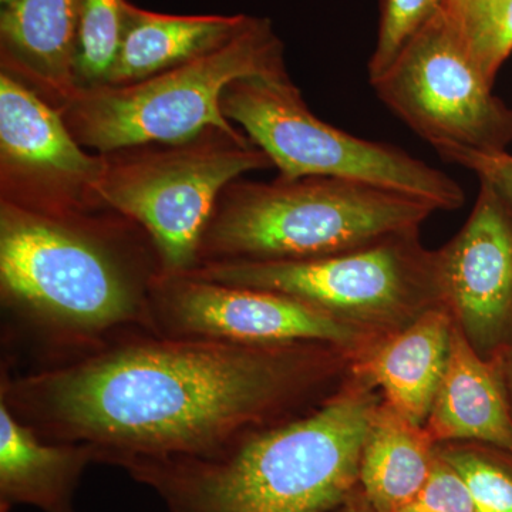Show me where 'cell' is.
Returning a JSON list of instances; mask_svg holds the SVG:
<instances>
[{"label":"cell","mask_w":512,"mask_h":512,"mask_svg":"<svg viewBox=\"0 0 512 512\" xmlns=\"http://www.w3.org/2000/svg\"><path fill=\"white\" fill-rule=\"evenodd\" d=\"M372 86L448 163L467 153L503 151L512 138V111L494 96L443 9Z\"/></svg>","instance_id":"obj_9"},{"label":"cell","mask_w":512,"mask_h":512,"mask_svg":"<svg viewBox=\"0 0 512 512\" xmlns=\"http://www.w3.org/2000/svg\"><path fill=\"white\" fill-rule=\"evenodd\" d=\"M437 454L466 483L477 512H512V451L478 441L437 444Z\"/></svg>","instance_id":"obj_21"},{"label":"cell","mask_w":512,"mask_h":512,"mask_svg":"<svg viewBox=\"0 0 512 512\" xmlns=\"http://www.w3.org/2000/svg\"><path fill=\"white\" fill-rule=\"evenodd\" d=\"M437 451V448H436ZM400 512H477L466 483L437 454L429 481L412 504Z\"/></svg>","instance_id":"obj_23"},{"label":"cell","mask_w":512,"mask_h":512,"mask_svg":"<svg viewBox=\"0 0 512 512\" xmlns=\"http://www.w3.org/2000/svg\"><path fill=\"white\" fill-rule=\"evenodd\" d=\"M93 463L96 448L43 439L0 402V512L15 505L76 512L77 488Z\"/></svg>","instance_id":"obj_15"},{"label":"cell","mask_w":512,"mask_h":512,"mask_svg":"<svg viewBox=\"0 0 512 512\" xmlns=\"http://www.w3.org/2000/svg\"><path fill=\"white\" fill-rule=\"evenodd\" d=\"M353 356L328 343L239 345L140 332L42 369H2L0 402L99 463L207 457L322 403Z\"/></svg>","instance_id":"obj_1"},{"label":"cell","mask_w":512,"mask_h":512,"mask_svg":"<svg viewBox=\"0 0 512 512\" xmlns=\"http://www.w3.org/2000/svg\"><path fill=\"white\" fill-rule=\"evenodd\" d=\"M284 46L271 20L249 16L227 43L141 82L77 89L63 119L82 146L101 153L183 144L211 131L238 134L221 109L242 77L284 70Z\"/></svg>","instance_id":"obj_5"},{"label":"cell","mask_w":512,"mask_h":512,"mask_svg":"<svg viewBox=\"0 0 512 512\" xmlns=\"http://www.w3.org/2000/svg\"><path fill=\"white\" fill-rule=\"evenodd\" d=\"M247 15H165L128 2L116 63L104 86L146 80L218 49L244 28Z\"/></svg>","instance_id":"obj_16"},{"label":"cell","mask_w":512,"mask_h":512,"mask_svg":"<svg viewBox=\"0 0 512 512\" xmlns=\"http://www.w3.org/2000/svg\"><path fill=\"white\" fill-rule=\"evenodd\" d=\"M454 319L447 306L424 312L377 340L349 372L376 387L384 402L424 426L446 370Z\"/></svg>","instance_id":"obj_13"},{"label":"cell","mask_w":512,"mask_h":512,"mask_svg":"<svg viewBox=\"0 0 512 512\" xmlns=\"http://www.w3.org/2000/svg\"><path fill=\"white\" fill-rule=\"evenodd\" d=\"M336 512H376L370 507V504L367 503L366 498L363 497V494L360 493L359 488L352 497L349 498L348 503L343 505L342 508H339Z\"/></svg>","instance_id":"obj_26"},{"label":"cell","mask_w":512,"mask_h":512,"mask_svg":"<svg viewBox=\"0 0 512 512\" xmlns=\"http://www.w3.org/2000/svg\"><path fill=\"white\" fill-rule=\"evenodd\" d=\"M10 2H12V0H0V5H2L3 8V6L9 5Z\"/></svg>","instance_id":"obj_27"},{"label":"cell","mask_w":512,"mask_h":512,"mask_svg":"<svg viewBox=\"0 0 512 512\" xmlns=\"http://www.w3.org/2000/svg\"><path fill=\"white\" fill-rule=\"evenodd\" d=\"M382 393L352 375L322 403L207 457L124 458L114 467L170 512H336L359 488Z\"/></svg>","instance_id":"obj_3"},{"label":"cell","mask_w":512,"mask_h":512,"mask_svg":"<svg viewBox=\"0 0 512 512\" xmlns=\"http://www.w3.org/2000/svg\"><path fill=\"white\" fill-rule=\"evenodd\" d=\"M111 229L74 212L3 200L0 299L6 340L30 346L42 369L150 332L156 255L128 248ZM12 342V343H15ZM18 372V370H15Z\"/></svg>","instance_id":"obj_2"},{"label":"cell","mask_w":512,"mask_h":512,"mask_svg":"<svg viewBox=\"0 0 512 512\" xmlns=\"http://www.w3.org/2000/svg\"><path fill=\"white\" fill-rule=\"evenodd\" d=\"M150 330L167 338L239 345L328 343L353 360L383 338L282 293L190 274L158 276L150 296Z\"/></svg>","instance_id":"obj_10"},{"label":"cell","mask_w":512,"mask_h":512,"mask_svg":"<svg viewBox=\"0 0 512 512\" xmlns=\"http://www.w3.org/2000/svg\"><path fill=\"white\" fill-rule=\"evenodd\" d=\"M128 0H79L74 79L77 89L104 86L126 28Z\"/></svg>","instance_id":"obj_19"},{"label":"cell","mask_w":512,"mask_h":512,"mask_svg":"<svg viewBox=\"0 0 512 512\" xmlns=\"http://www.w3.org/2000/svg\"><path fill=\"white\" fill-rule=\"evenodd\" d=\"M79 0H12L0 12L3 66L66 101L74 79Z\"/></svg>","instance_id":"obj_17"},{"label":"cell","mask_w":512,"mask_h":512,"mask_svg":"<svg viewBox=\"0 0 512 512\" xmlns=\"http://www.w3.org/2000/svg\"><path fill=\"white\" fill-rule=\"evenodd\" d=\"M477 175L480 183L487 184L497 192L512 212V156L507 151L467 153L454 161Z\"/></svg>","instance_id":"obj_24"},{"label":"cell","mask_w":512,"mask_h":512,"mask_svg":"<svg viewBox=\"0 0 512 512\" xmlns=\"http://www.w3.org/2000/svg\"><path fill=\"white\" fill-rule=\"evenodd\" d=\"M444 13L494 86L512 52V0H446Z\"/></svg>","instance_id":"obj_20"},{"label":"cell","mask_w":512,"mask_h":512,"mask_svg":"<svg viewBox=\"0 0 512 512\" xmlns=\"http://www.w3.org/2000/svg\"><path fill=\"white\" fill-rule=\"evenodd\" d=\"M424 429L436 444L478 441L512 451V410L500 359L481 356L456 322Z\"/></svg>","instance_id":"obj_14"},{"label":"cell","mask_w":512,"mask_h":512,"mask_svg":"<svg viewBox=\"0 0 512 512\" xmlns=\"http://www.w3.org/2000/svg\"><path fill=\"white\" fill-rule=\"evenodd\" d=\"M225 192L202 238L198 265L343 254L420 231L437 211L412 195L339 178L232 183Z\"/></svg>","instance_id":"obj_4"},{"label":"cell","mask_w":512,"mask_h":512,"mask_svg":"<svg viewBox=\"0 0 512 512\" xmlns=\"http://www.w3.org/2000/svg\"><path fill=\"white\" fill-rule=\"evenodd\" d=\"M419 232L322 258L208 262L188 274L282 293L386 336L446 306L439 252L424 247Z\"/></svg>","instance_id":"obj_7"},{"label":"cell","mask_w":512,"mask_h":512,"mask_svg":"<svg viewBox=\"0 0 512 512\" xmlns=\"http://www.w3.org/2000/svg\"><path fill=\"white\" fill-rule=\"evenodd\" d=\"M205 136V134H204ZM156 153L109 163L93 188L104 204L134 222L156 249L161 274L194 271L221 192L242 174L272 167L248 136L200 137Z\"/></svg>","instance_id":"obj_8"},{"label":"cell","mask_w":512,"mask_h":512,"mask_svg":"<svg viewBox=\"0 0 512 512\" xmlns=\"http://www.w3.org/2000/svg\"><path fill=\"white\" fill-rule=\"evenodd\" d=\"M72 130L46 101L40 99L13 74H0V153L3 175L49 191L43 210L74 212L79 200L74 192H87L100 180L106 160L90 156Z\"/></svg>","instance_id":"obj_12"},{"label":"cell","mask_w":512,"mask_h":512,"mask_svg":"<svg viewBox=\"0 0 512 512\" xmlns=\"http://www.w3.org/2000/svg\"><path fill=\"white\" fill-rule=\"evenodd\" d=\"M444 301L470 345L485 359L512 336V212L481 183L463 228L437 249Z\"/></svg>","instance_id":"obj_11"},{"label":"cell","mask_w":512,"mask_h":512,"mask_svg":"<svg viewBox=\"0 0 512 512\" xmlns=\"http://www.w3.org/2000/svg\"><path fill=\"white\" fill-rule=\"evenodd\" d=\"M498 359H500L501 369H503L505 389H507L508 400H510L512 410V336L508 340L503 353L498 356Z\"/></svg>","instance_id":"obj_25"},{"label":"cell","mask_w":512,"mask_h":512,"mask_svg":"<svg viewBox=\"0 0 512 512\" xmlns=\"http://www.w3.org/2000/svg\"><path fill=\"white\" fill-rule=\"evenodd\" d=\"M221 109L272 161L279 178H339L412 195L437 211L458 210L463 188L443 171L390 144L345 133L306 106L286 69L242 77L222 94Z\"/></svg>","instance_id":"obj_6"},{"label":"cell","mask_w":512,"mask_h":512,"mask_svg":"<svg viewBox=\"0 0 512 512\" xmlns=\"http://www.w3.org/2000/svg\"><path fill=\"white\" fill-rule=\"evenodd\" d=\"M437 444L424 426L389 403L376 407L367 430L359 467V490L376 512H400L429 481Z\"/></svg>","instance_id":"obj_18"},{"label":"cell","mask_w":512,"mask_h":512,"mask_svg":"<svg viewBox=\"0 0 512 512\" xmlns=\"http://www.w3.org/2000/svg\"><path fill=\"white\" fill-rule=\"evenodd\" d=\"M446 0H382L379 35L369 62L375 82L402 53L407 43L443 9Z\"/></svg>","instance_id":"obj_22"}]
</instances>
